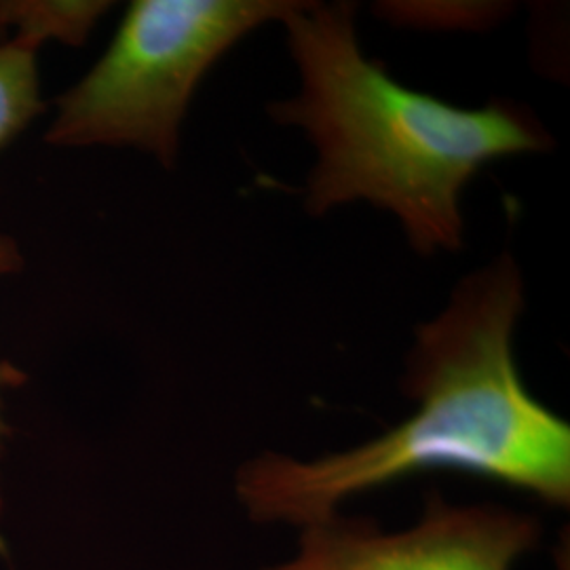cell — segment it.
<instances>
[{
	"instance_id": "obj_1",
	"label": "cell",
	"mask_w": 570,
	"mask_h": 570,
	"mask_svg": "<svg viewBox=\"0 0 570 570\" xmlns=\"http://www.w3.org/2000/svg\"><path fill=\"white\" fill-rule=\"evenodd\" d=\"M524 306V277L510 252L465 275L446 306L414 330L402 376L412 414L313 461L282 452L247 461L237 497L249 518L305 529L355 494L431 469L473 473L567 508L569 423L530 393L515 362Z\"/></svg>"
},
{
	"instance_id": "obj_7",
	"label": "cell",
	"mask_w": 570,
	"mask_h": 570,
	"mask_svg": "<svg viewBox=\"0 0 570 570\" xmlns=\"http://www.w3.org/2000/svg\"><path fill=\"white\" fill-rule=\"evenodd\" d=\"M379 13L397 26L425 30H482L510 13L503 2H381Z\"/></svg>"
},
{
	"instance_id": "obj_2",
	"label": "cell",
	"mask_w": 570,
	"mask_h": 570,
	"mask_svg": "<svg viewBox=\"0 0 570 570\" xmlns=\"http://www.w3.org/2000/svg\"><path fill=\"white\" fill-rule=\"evenodd\" d=\"M279 23L301 85L266 112L315 148L311 216L364 202L391 214L416 254L459 252L468 184L492 161L553 144L524 104L461 108L395 81L364 53L353 2L296 0Z\"/></svg>"
},
{
	"instance_id": "obj_8",
	"label": "cell",
	"mask_w": 570,
	"mask_h": 570,
	"mask_svg": "<svg viewBox=\"0 0 570 570\" xmlns=\"http://www.w3.org/2000/svg\"><path fill=\"white\" fill-rule=\"evenodd\" d=\"M23 258H21L20 245L9 237V235H0V277L11 275L20 268ZM23 383V374L16 366H11L9 362H0V395L2 391L9 387H18ZM9 433V428L4 425L2 419V400H0V446L4 435ZM0 511H2V499H0Z\"/></svg>"
},
{
	"instance_id": "obj_6",
	"label": "cell",
	"mask_w": 570,
	"mask_h": 570,
	"mask_svg": "<svg viewBox=\"0 0 570 570\" xmlns=\"http://www.w3.org/2000/svg\"><path fill=\"white\" fill-rule=\"evenodd\" d=\"M41 110L37 49L18 39L0 42V148L21 134Z\"/></svg>"
},
{
	"instance_id": "obj_3",
	"label": "cell",
	"mask_w": 570,
	"mask_h": 570,
	"mask_svg": "<svg viewBox=\"0 0 570 570\" xmlns=\"http://www.w3.org/2000/svg\"><path fill=\"white\" fill-rule=\"evenodd\" d=\"M296 0H134L81 81L61 94L45 140L136 148L171 167L184 117L207 72Z\"/></svg>"
},
{
	"instance_id": "obj_4",
	"label": "cell",
	"mask_w": 570,
	"mask_h": 570,
	"mask_svg": "<svg viewBox=\"0 0 570 570\" xmlns=\"http://www.w3.org/2000/svg\"><path fill=\"white\" fill-rule=\"evenodd\" d=\"M539 522L492 505H452L431 492L412 529L385 532L338 513L303 529L292 560L266 570H511L539 546Z\"/></svg>"
},
{
	"instance_id": "obj_5",
	"label": "cell",
	"mask_w": 570,
	"mask_h": 570,
	"mask_svg": "<svg viewBox=\"0 0 570 570\" xmlns=\"http://www.w3.org/2000/svg\"><path fill=\"white\" fill-rule=\"evenodd\" d=\"M110 7L104 0H11V39L37 51L47 41L82 45Z\"/></svg>"
},
{
	"instance_id": "obj_9",
	"label": "cell",
	"mask_w": 570,
	"mask_h": 570,
	"mask_svg": "<svg viewBox=\"0 0 570 570\" xmlns=\"http://www.w3.org/2000/svg\"><path fill=\"white\" fill-rule=\"evenodd\" d=\"M11 32V0H0V42L9 41Z\"/></svg>"
}]
</instances>
